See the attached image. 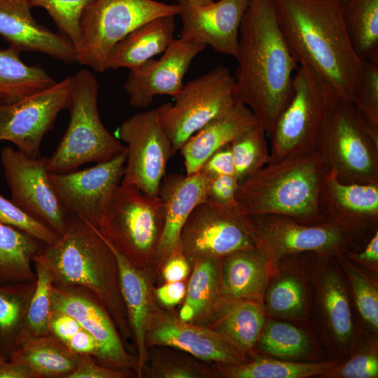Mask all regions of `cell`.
I'll use <instances>...</instances> for the list:
<instances>
[{
    "instance_id": "cell-44",
    "label": "cell",
    "mask_w": 378,
    "mask_h": 378,
    "mask_svg": "<svg viewBox=\"0 0 378 378\" xmlns=\"http://www.w3.org/2000/svg\"><path fill=\"white\" fill-rule=\"evenodd\" d=\"M350 281L357 308L363 318L374 329L378 328V292L369 279L350 269Z\"/></svg>"
},
{
    "instance_id": "cell-24",
    "label": "cell",
    "mask_w": 378,
    "mask_h": 378,
    "mask_svg": "<svg viewBox=\"0 0 378 378\" xmlns=\"http://www.w3.org/2000/svg\"><path fill=\"white\" fill-rule=\"evenodd\" d=\"M105 241L116 260L120 293L137 351L136 371L137 377H141L148 358L146 346V330L156 304L154 290L152 289L148 277V268L133 265L110 243Z\"/></svg>"
},
{
    "instance_id": "cell-26",
    "label": "cell",
    "mask_w": 378,
    "mask_h": 378,
    "mask_svg": "<svg viewBox=\"0 0 378 378\" xmlns=\"http://www.w3.org/2000/svg\"><path fill=\"white\" fill-rule=\"evenodd\" d=\"M264 319L262 307L253 300L221 295L208 314L197 324L219 332L245 351L257 343Z\"/></svg>"
},
{
    "instance_id": "cell-9",
    "label": "cell",
    "mask_w": 378,
    "mask_h": 378,
    "mask_svg": "<svg viewBox=\"0 0 378 378\" xmlns=\"http://www.w3.org/2000/svg\"><path fill=\"white\" fill-rule=\"evenodd\" d=\"M317 151L327 170L344 183H378V134L351 102L340 99L322 134Z\"/></svg>"
},
{
    "instance_id": "cell-12",
    "label": "cell",
    "mask_w": 378,
    "mask_h": 378,
    "mask_svg": "<svg viewBox=\"0 0 378 378\" xmlns=\"http://www.w3.org/2000/svg\"><path fill=\"white\" fill-rule=\"evenodd\" d=\"M180 248L191 264L197 258H223L236 251L255 249L251 218L237 207L204 201L195 207L184 224Z\"/></svg>"
},
{
    "instance_id": "cell-56",
    "label": "cell",
    "mask_w": 378,
    "mask_h": 378,
    "mask_svg": "<svg viewBox=\"0 0 378 378\" xmlns=\"http://www.w3.org/2000/svg\"><path fill=\"white\" fill-rule=\"evenodd\" d=\"M189 3L197 6H204L213 2V0H186Z\"/></svg>"
},
{
    "instance_id": "cell-36",
    "label": "cell",
    "mask_w": 378,
    "mask_h": 378,
    "mask_svg": "<svg viewBox=\"0 0 378 378\" xmlns=\"http://www.w3.org/2000/svg\"><path fill=\"white\" fill-rule=\"evenodd\" d=\"M267 133L257 124L230 143L234 175L240 181L258 172L270 161Z\"/></svg>"
},
{
    "instance_id": "cell-19",
    "label": "cell",
    "mask_w": 378,
    "mask_h": 378,
    "mask_svg": "<svg viewBox=\"0 0 378 378\" xmlns=\"http://www.w3.org/2000/svg\"><path fill=\"white\" fill-rule=\"evenodd\" d=\"M206 47L181 38L174 39L158 59L152 58L130 70L123 87L130 104L144 108L157 95L176 98L183 88V78L192 61Z\"/></svg>"
},
{
    "instance_id": "cell-46",
    "label": "cell",
    "mask_w": 378,
    "mask_h": 378,
    "mask_svg": "<svg viewBox=\"0 0 378 378\" xmlns=\"http://www.w3.org/2000/svg\"><path fill=\"white\" fill-rule=\"evenodd\" d=\"M239 184V181L234 175L207 178L206 201L222 207H237Z\"/></svg>"
},
{
    "instance_id": "cell-47",
    "label": "cell",
    "mask_w": 378,
    "mask_h": 378,
    "mask_svg": "<svg viewBox=\"0 0 378 378\" xmlns=\"http://www.w3.org/2000/svg\"><path fill=\"white\" fill-rule=\"evenodd\" d=\"M326 374L344 378H373L378 374V360L370 354L358 355L342 366H335Z\"/></svg>"
},
{
    "instance_id": "cell-15",
    "label": "cell",
    "mask_w": 378,
    "mask_h": 378,
    "mask_svg": "<svg viewBox=\"0 0 378 378\" xmlns=\"http://www.w3.org/2000/svg\"><path fill=\"white\" fill-rule=\"evenodd\" d=\"M127 150L115 158L80 171L49 173L53 190L67 214L97 228L103 211L123 176Z\"/></svg>"
},
{
    "instance_id": "cell-48",
    "label": "cell",
    "mask_w": 378,
    "mask_h": 378,
    "mask_svg": "<svg viewBox=\"0 0 378 378\" xmlns=\"http://www.w3.org/2000/svg\"><path fill=\"white\" fill-rule=\"evenodd\" d=\"M93 356L80 354L75 370L66 378H123L127 377V370L114 369L97 364Z\"/></svg>"
},
{
    "instance_id": "cell-53",
    "label": "cell",
    "mask_w": 378,
    "mask_h": 378,
    "mask_svg": "<svg viewBox=\"0 0 378 378\" xmlns=\"http://www.w3.org/2000/svg\"><path fill=\"white\" fill-rule=\"evenodd\" d=\"M186 286L183 281L165 282L154 289L155 297L164 307H171L181 302L186 295Z\"/></svg>"
},
{
    "instance_id": "cell-30",
    "label": "cell",
    "mask_w": 378,
    "mask_h": 378,
    "mask_svg": "<svg viewBox=\"0 0 378 378\" xmlns=\"http://www.w3.org/2000/svg\"><path fill=\"white\" fill-rule=\"evenodd\" d=\"M21 51L0 50V104H10L55 85L57 81L41 66L28 65Z\"/></svg>"
},
{
    "instance_id": "cell-58",
    "label": "cell",
    "mask_w": 378,
    "mask_h": 378,
    "mask_svg": "<svg viewBox=\"0 0 378 378\" xmlns=\"http://www.w3.org/2000/svg\"><path fill=\"white\" fill-rule=\"evenodd\" d=\"M4 360H6V359L0 354V362L4 361Z\"/></svg>"
},
{
    "instance_id": "cell-55",
    "label": "cell",
    "mask_w": 378,
    "mask_h": 378,
    "mask_svg": "<svg viewBox=\"0 0 378 378\" xmlns=\"http://www.w3.org/2000/svg\"><path fill=\"white\" fill-rule=\"evenodd\" d=\"M349 257L356 260L368 262L378 261V232L377 230L370 238L365 249L359 253H349Z\"/></svg>"
},
{
    "instance_id": "cell-3",
    "label": "cell",
    "mask_w": 378,
    "mask_h": 378,
    "mask_svg": "<svg viewBox=\"0 0 378 378\" xmlns=\"http://www.w3.org/2000/svg\"><path fill=\"white\" fill-rule=\"evenodd\" d=\"M51 275L53 283L86 288L103 303L124 340L131 336L120 289L115 255L98 229L68 214L66 227L52 244L33 258Z\"/></svg>"
},
{
    "instance_id": "cell-32",
    "label": "cell",
    "mask_w": 378,
    "mask_h": 378,
    "mask_svg": "<svg viewBox=\"0 0 378 378\" xmlns=\"http://www.w3.org/2000/svg\"><path fill=\"white\" fill-rule=\"evenodd\" d=\"M43 243L10 225L0 223V284L35 281L33 258Z\"/></svg>"
},
{
    "instance_id": "cell-50",
    "label": "cell",
    "mask_w": 378,
    "mask_h": 378,
    "mask_svg": "<svg viewBox=\"0 0 378 378\" xmlns=\"http://www.w3.org/2000/svg\"><path fill=\"white\" fill-rule=\"evenodd\" d=\"M49 325L50 333L64 344L82 328L71 316L53 309L50 314Z\"/></svg>"
},
{
    "instance_id": "cell-5",
    "label": "cell",
    "mask_w": 378,
    "mask_h": 378,
    "mask_svg": "<svg viewBox=\"0 0 378 378\" xmlns=\"http://www.w3.org/2000/svg\"><path fill=\"white\" fill-rule=\"evenodd\" d=\"M98 95L99 83L95 76L89 70L79 69L74 75L66 107L69 125L55 150L48 158L49 173H66L88 162H106L127 150L102 122Z\"/></svg>"
},
{
    "instance_id": "cell-20",
    "label": "cell",
    "mask_w": 378,
    "mask_h": 378,
    "mask_svg": "<svg viewBox=\"0 0 378 378\" xmlns=\"http://www.w3.org/2000/svg\"><path fill=\"white\" fill-rule=\"evenodd\" d=\"M249 0H218L204 6L178 0L181 38L237 57L239 32Z\"/></svg>"
},
{
    "instance_id": "cell-33",
    "label": "cell",
    "mask_w": 378,
    "mask_h": 378,
    "mask_svg": "<svg viewBox=\"0 0 378 378\" xmlns=\"http://www.w3.org/2000/svg\"><path fill=\"white\" fill-rule=\"evenodd\" d=\"M36 281L0 284V354L7 360L21 342Z\"/></svg>"
},
{
    "instance_id": "cell-25",
    "label": "cell",
    "mask_w": 378,
    "mask_h": 378,
    "mask_svg": "<svg viewBox=\"0 0 378 378\" xmlns=\"http://www.w3.org/2000/svg\"><path fill=\"white\" fill-rule=\"evenodd\" d=\"M257 124L252 111L241 104H235L227 113L210 121L180 148L186 174L198 172L214 153Z\"/></svg>"
},
{
    "instance_id": "cell-4",
    "label": "cell",
    "mask_w": 378,
    "mask_h": 378,
    "mask_svg": "<svg viewBox=\"0 0 378 378\" xmlns=\"http://www.w3.org/2000/svg\"><path fill=\"white\" fill-rule=\"evenodd\" d=\"M326 170L317 150L269 162L239 181L237 208L248 216L281 215L303 223H322L319 193Z\"/></svg>"
},
{
    "instance_id": "cell-1",
    "label": "cell",
    "mask_w": 378,
    "mask_h": 378,
    "mask_svg": "<svg viewBox=\"0 0 378 378\" xmlns=\"http://www.w3.org/2000/svg\"><path fill=\"white\" fill-rule=\"evenodd\" d=\"M233 94L270 136L293 94L298 64L279 24L274 0H249L242 18Z\"/></svg>"
},
{
    "instance_id": "cell-18",
    "label": "cell",
    "mask_w": 378,
    "mask_h": 378,
    "mask_svg": "<svg viewBox=\"0 0 378 378\" xmlns=\"http://www.w3.org/2000/svg\"><path fill=\"white\" fill-rule=\"evenodd\" d=\"M52 309L71 316L96 339L99 346L97 359L105 366L127 370L135 364L108 310L86 288L53 283Z\"/></svg>"
},
{
    "instance_id": "cell-38",
    "label": "cell",
    "mask_w": 378,
    "mask_h": 378,
    "mask_svg": "<svg viewBox=\"0 0 378 378\" xmlns=\"http://www.w3.org/2000/svg\"><path fill=\"white\" fill-rule=\"evenodd\" d=\"M321 294L326 316L332 332L338 340L346 342L352 333V318L343 282L337 273L326 275Z\"/></svg>"
},
{
    "instance_id": "cell-45",
    "label": "cell",
    "mask_w": 378,
    "mask_h": 378,
    "mask_svg": "<svg viewBox=\"0 0 378 378\" xmlns=\"http://www.w3.org/2000/svg\"><path fill=\"white\" fill-rule=\"evenodd\" d=\"M149 373L160 378H197L207 377V368L195 362L176 356H159L154 358Z\"/></svg>"
},
{
    "instance_id": "cell-27",
    "label": "cell",
    "mask_w": 378,
    "mask_h": 378,
    "mask_svg": "<svg viewBox=\"0 0 378 378\" xmlns=\"http://www.w3.org/2000/svg\"><path fill=\"white\" fill-rule=\"evenodd\" d=\"M176 29L175 15L155 18L120 41L108 54L106 69H135L169 46Z\"/></svg>"
},
{
    "instance_id": "cell-49",
    "label": "cell",
    "mask_w": 378,
    "mask_h": 378,
    "mask_svg": "<svg viewBox=\"0 0 378 378\" xmlns=\"http://www.w3.org/2000/svg\"><path fill=\"white\" fill-rule=\"evenodd\" d=\"M206 178L222 175H234L233 158L230 144L214 153L200 170Z\"/></svg>"
},
{
    "instance_id": "cell-31",
    "label": "cell",
    "mask_w": 378,
    "mask_h": 378,
    "mask_svg": "<svg viewBox=\"0 0 378 378\" xmlns=\"http://www.w3.org/2000/svg\"><path fill=\"white\" fill-rule=\"evenodd\" d=\"M223 258H202L192 262V270L178 317L199 323L220 298V267Z\"/></svg>"
},
{
    "instance_id": "cell-6",
    "label": "cell",
    "mask_w": 378,
    "mask_h": 378,
    "mask_svg": "<svg viewBox=\"0 0 378 378\" xmlns=\"http://www.w3.org/2000/svg\"><path fill=\"white\" fill-rule=\"evenodd\" d=\"M296 70L291 99L270 134V162L317 150L340 99L335 88L309 67L299 65Z\"/></svg>"
},
{
    "instance_id": "cell-7",
    "label": "cell",
    "mask_w": 378,
    "mask_h": 378,
    "mask_svg": "<svg viewBox=\"0 0 378 378\" xmlns=\"http://www.w3.org/2000/svg\"><path fill=\"white\" fill-rule=\"evenodd\" d=\"M164 223L161 197L144 195L136 187L119 184L106 205L97 229L133 265H155Z\"/></svg>"
},
{
    "instance_id": "cell-42",
    "label": "cell",
    "mask_w": 378,
    "mask_h": 378,
    "mask_svg": "<svg viewBox=\"0 0 378 378\" xmlns=\"http://www.w3.org/2000/svg\"><path fill=\"white\" fill-rule=\"evenodd\" d=\"M0 223L15 227L45 245L54 244L60 236L55 230L26 214L1 193Z\"/></svg>"
},
{
    "instance_id": "cell-16",
    "label": "cell",
    "mask_w": 378,
    "mask_h": 378,
    "mask_svg": "<svg viewBox=\"0 0 378 378\" xmlns=\"http://www.w3.org/2000/svg\"><path fill=\"white\" fill-rule=\"evenodd\" d=\"M256 248L267 260L304 252H337L348 239L336 227L307 224L281 215L251 216Z\"/></svg>"
},
{
    "instance_id": "cell-37",
    "label": "cell",
    "mask_w": 378,
    "mask_h": 378,
    "mask_svg": "<svg viewBox=\"0 0 378 378\" xmlns=\"http://www.w3.org/2000/svg\"><path fill=\"white\" fill-rule=\"evenodd\" d=\"M33 263L36 275V288L29 304L20 344L30 337L50 334L53 280L42 265L36 262Z\"/></svg>"
},
{
    "instance_id": "cell-51",
    "label": "cell",
    "mask_w": 378,
    "mask_h": 378,
    "mask_svg": "<svg viewBox=\"0 0 378 378\" xmlns=\"http://www.w3.org/2000/svg\"><path fill=\"white\" fill-rule=\"evenodd\" d=\"M191 265L181 251L174 253L160 267L162 277L165 282L183 281L188 276Z\"/></svg>"
},
{
    "instance_id": "cell-11",
    "label": "cell",
    "mask_w": 378,
    "mask_h": 378,
    "mask_svg": "<svg viewBox=\"0 0 378 378\" xmlns=\"http://www.w3.org/2000/svg\"><path fill=\"white\" fill-rule=\"evenodd\" d=\"M115 136L127 144L120 184L134 186L147 196L158 197L168 161L175 152L157 108L127 118L118 127Z\"/></svg>"
},
{
    "instance_id": "cell-21",
    "label": "cell",
    "mask_w": 378,
    "mask_h": 378,
    "mask_svg": "<svg viewBox=\"0 0 378 378\" xmlns=\"http://www.w3.org/2000/svg\"><path fill=\"white\" fill-rule=\"evenodd\" d=\"M29 0H0V36L20 51L43 53L67 64L76 62L70 39L39 24Z\"/></svg>"
},
{
    "instance_id": "cell-17",
    "label": "cell",
    "mask_w": 378,
    "mask_h": 378,
    "mask_svg": "<svg viewBox=\"0 0 378 378\" xmlns=\"http://www.w3.org/2000/svg\"><path fill=\"white\" fill-rule=\"evenodd\" d=\"M146 346L175 348L220 365L245 363V351L223 335L204 325L184 321L157 304L148 324Z\"/></svg>"
},
{
    "instance_id": "cell-8",
    "label": "cell",
    "mask_w": 378,
    "mask_h": 378,
    "mask_svg": "<svg viewBox=\"0 0 378 378\" xmlns=\"http://www.w3.org/2000/svg\"><path fill=\"white\" fill-rule=\"evenodd\" d=\"M178 13L177 4L155 0H92L80 18L76 62L102 73L109 52L127 34L155 18Z\"/></svg>"
},
{
    "instance_id": "cell-13",
    "label": "cell",
    "mask_w": 378,
    "mask_h": 378,
    "mask_svg": "<svg viewBox=\"0 0 378 378\" xmlns=\"http://www.w3.org/2000/svg\"><path fill=\"white\" fill-rule=\"evenodd\" d=\"M48 158L26 155L11 146L1 152V161L11 201L26 214L62 234L67 213L49 180Z\"/></svg>"
},
{
    "instance_id": "cell-34",
    "label": "cell",
    "mask_w": 378,
    "mask_h": 378,
    "mask_svg": "<svg viewBox=\"0 0 378 378\" xmlns=\"http://www.w3.org/2000/svg\"><path fill=\"white\" fill-rule=\"evenodd\" d=\"M342 15L360 59L378 62V0H349L342 5Z\"/></svg>"
},
{
    "instance_id": "cell-43",
    "label": "cell",
    "mask_w": 378,
    "mask_h": 378,
    "mask_svg": "<svg viewBox=\"0 0 378 378\" xmlns=\"http://www.w3.org/2000/svg\"><path fill=\"white\" fill-rule=\"evenodd\" d=\"M270 309L279 314H293L302 310L304 290L300 282L295 277H284L270 288L267 297Z\"/></svg>"
},
{
    "instance_id": "cell-39",
    "label": "cell",
    "mask_w": 378,
    "mask_h": 378,
    "mask_svg": "<svg viewBox=\"0 0 378 378\" xmlns=\"http://www.w3.org/2000/svg\"><path fill=\"white\" fill-rule=\"evenodd\" d=\"M258 341L262 351L283 358L301 356L309 347L308 338L300 329L279 321L267 323L262 330Z\"/></svg>"
},
{
    "instance_id": "cell-52",
    "label": "cell",
    "mask_w": 378,
    "mask_h": 378,
    "mask_svg": "<svg viewBox=\"0 0 378 378\" xmlns=\"http://www.w3.org/2000/svg\"><path fill=\"white\" fill-rule=\"evenodd\" d=\"M71 351L80 355L98 358L99 346L96 339L83 327L64 344Z\"/></svg>"
},
{
    "instance_id": "cell-22",
    "label": "cell",
    "mask_w": 378,
    "mask_h": 378,
    "mask_svg": "<svg viewBox=\"0 0 378 378\" xmlns=\"http://www.w3.org/2000/svg\"><path fill=\"white\" fill-rule=\"evenodd\" d=\"M319 207L323 223L345 234L350 229L377 223L378 183H344L326 170L321 186Z\"/></svg>"
},
{
    "instance_id": "cell-28",
    "label": "cell",
    "mask_w": 378,
    "mask_h": 378,
    "mask_svg": "<svg viewBox=\"0 0 378 378\" xmlns=\"http://www.w3.org/2000/svg\"><path fill=\"white\" fill-rule=\"evenodd\" d=\"M78 357L50 333L25 340L9 360L27 367L35 378H66L76 368Z\"/></svg>"
},
{
    "instance_id": "cell-2",
    "label": "cell",
    "mask_w": 378,
    "mask_h": 378,
    "mask_svg": "<svg viewBox=\"0 0 378 378\" xmlns=\"http://www.w3.org/2000/svg\"><path fill=\"white\" fill-rule=\"evenodd\" d=\"M281 31L300 65L329 82L340 99L352 102L363 62L347 34L338 0H274Z\"/></svg>"
},
{
    "instance_id": "cell-41",
    "label": "cell",
    "mask_w": 378,
    "mask_h": 378,
    "mask_svg": "<svg viewBox=\"0 0 378 378\" xmlns=\"http://www.w3.org/2000/svg\"><path fill=\"white\" fill-rule=\"evenodd\" d=\"M351 102L368 127L378 134V62H363L360 83Z\"/></svg>"
},
{
    "instance_id": "cell-57",
    "label": "cell",
    "mask_w": 378,
    "mask_h": 378,
    "mask_svg": "<svg viewBox=\"0 0 378 378\" xmlns=\"http://www.w3.org/2000/svg\"><path fill=\"white\" fill-rule=\"evenodd\" d=\"M342 5L347 2L349 0H338Z\"/></svg>"
},
{
    "instance_id": "cell-40",
    "label": "cell",
    "mask_w": 378,
    "mask_h": 378,
    "mask_svg": "<svg viewBox=\"0 0 378 378\" xmlns=\"http://www.w3.org/2000/svg\"><path fill=\"white\" fill-rule=\"evenodd\" d=\"M92 0H29L34 7L47 11L59 30L75 48L80 38L79 22L83 11Z\"/></svg>"
},
{
    "instance_id": "cell-14",
    "label": "cell",
    "mask_w": 378,
    "mask_h": 378,
    "mask_svg": "<svg viewBox=\"0 0 378 378\" xmlns=\"http://www.w3.org/2000/svg\"><path fill=\"white\" fill-rule=\"evenodd\" d=\"M74 76L10 104H0V141L13 143L26 155L40 157L43 137L66 109Z\"/></svg>"
},
{
    "instance_id": "cell-10",
    "label": "cell",
    "mask_w": 378,
    "mask_h": 378,
    "mask_svg": "<svg viewBox=\"0 0 378 378\" xmlns=\"http://www.w3.org/2000/svg\"><path fill=\"white\" fill-rule=\"evenodd\" d=\"M234 84L230 69L220 65L186 83L174 104L157 108L175 153L195 132L235 105Z\"/></svg>"
},
{
    "instance_id": "cell-29",
    "label": "cell",
    "mask_w": 378,
    "mask_h": 378,
    "mask_svg": "<svg viewBox=\"0 0 378 378\" xmlns=\"http://www.w3.org/2000/svg\"><path fill=\"white\" fill-rule=\"evenodd\" d=\"M267 261L257 248L236 251L224 257L221 295L233 299L256 298L265 286Z\"/></svg>"
},
{
    "instance_id": "cell-35",
    "label": "cell",
    "mask_w": 378,
    "mask_h": 378,
    "mask_svg": "<svg viewBox=\"0 0 378 378\" xmlns=\"http://www.w3.org/2000/svg\"><path fill=\"white\" fill-rule=\"evenodd\" d=\"M337 365V361L302 363L257 358L247 363L220 365L219 368L232 378H304L326 374Z\"/></svg>"
},
{
    "instance_id": "cell-23",
    "label": "cell",
    "mask_w": 378,
    "mask_h": 378,
    "mask_svg": "<svg viewBox=\"0 0 378 378\" xmlns=\"http://www.w3.org/2000/svg\"><path fill=\"white\" fill-rule=\"evenodd\" d=\"M207 178L200 172L170 174L162 180L158 196L164 204V223L157 249L155 265L161 267L181 251L182 228L195 207L206 201Z\"/></svg>"
},
{
    "instance_id": "cell-54",
    "label": "cell",
    "mask_w": 378,
    "mask_h": 378,
    "mask_svg": "<svg viewBox=\"0 0 378 378\" xmlns=\"http://www.w3.org/2000/svg\"><path fill=\"white\" fill-rule=\"evenodd\" d=\"M0 378H35V377L27 367L8 360L0 362Z\"/></svg>"
}]
</instances>
